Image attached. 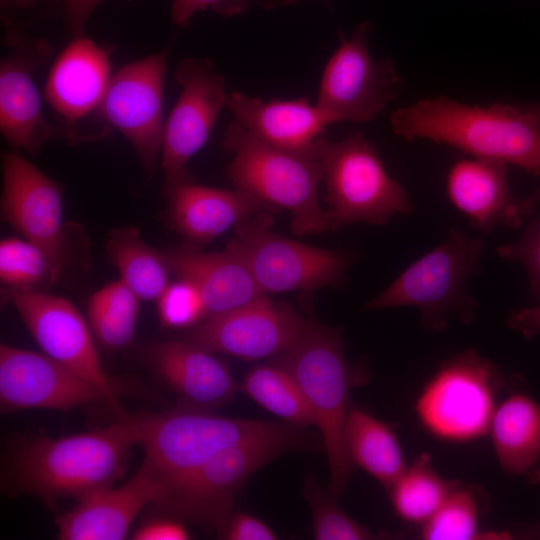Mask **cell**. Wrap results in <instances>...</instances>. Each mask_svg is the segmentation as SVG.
Wrapping results in <instances>:
<instances>
[{
  "label": "cell",
  "instance_id": "obj_1",
  "mask_svg": "<svg viewBox=\"0 0 540 540\" xmlns=\"http://www.w3.org/2000/svg\"><path fill=\"white\" fill-rule=\"evenodd\" d=\"M137 444L135 425L127 415L120 422L79 434L24 440L9 459V489L51 505L67 498L80 501L112 487L125 473Z\"/></svg>",
  "mask_w": 540,
  "mask_h": 540
},
{
  "label": "cell",
  "instance_id": "obj_2",
  "mask_svg": "<svg viewBox=\"0 0 540 540\" xmlns=\"http://www.w3.org/2000/svg\"><path fill=\"white\" fill-rule=\"evenodd\" d=\"M390 125L405 140H430L540 177V128L525 106L468 105L440 96L393 111Z\"/></svg>",
  "mask_w": 540,
  "mask_h": 540
},
{
  "label": "cell",
  "instance_id": "obj_3",
  "mask_svg": "<svg viewBox=\"0 0 540 540\" xmlns=\"http://www.w3.org/2000/svg\"><path fill=\"white\" fill-rule=\"evenodd\" d=\"M307 314L299 340L272 362L293 376L314 411L329 468L327 492L339 500L355 467L344 439L349 393L364 376L345 357L341 329L325 326Z\"/></svg>",
  "mask_w": 540,
  "mask_h": 540
},
{
  "label": "cell",
  "instance_id": "obj_4",
  "mask_svg": "<svg viewBox=\"0 0 540 540\" xmlns=\"http://www.w3.org/2000/svg\"><path fill=\"white\" fill-rule=\"evenodd\" d=\"M318 448L319 437L282 421L266 434L219 452L153 505L166 516L219 532L234 513L239 490L255 472L284 453Z\"/></svg>",
  "mask_w": 540,
  "mask_h": 540
},
{
  "label": "cell",
  "instance_id": "obj_5",
  "mask_svg": "<svg viewBox=\"0 0 540 540\" xmlns=\"http://www.w3.org/2000/svg\"><path fill=\"white\" fill-rule=\"evenodd\" d=\"M223 146L233 153L227 175L235 188L292 214L291 229L303 236L329 230L326 211L318 202L320 162L267 144L238 122L228 125Z\"/></svg>",
  "mask_w": 540,
  "mask_h": 540
},
{
  "label": "cell",
  "instance_id": "obj_6",
  "mask_svg": "<svg viewBox=\"0 0 540 540\" xmlns=\"http://www.w3.org/2000/svg\"><path fill=\"white\" fill-rule=\"evenodd\" d=\"M135 425L144 463L164 485L163 496L219 452L276 429L281 422L232 418L181 405L127 416Z\"/></svg>",
  "mask_w": 540,
  "mask_h": 540
},
{
  "label": "cell",
  "instance_id": "obj_7",
  "mask_svg": "<svg viewBox=\"0 0 540 540\" xmlns=\"http://www.w3.org/2000/svg\"><path fill=\"white\" fill-rule=\"evenodd\" d=\"M483 250L482 240L452 228L443 243L410 264L363 310L416 307L421 325L428 332H441L451 314L469 324L479 305L467 292V280L480 271Z\"/></svg>",
  "mask_w": 540,
  "mask_h": 540
},
{
  "label": "cell",
  "instance_id": "obj_8",
  "mask_svg": "<svg viewBox=\"0 0 540 540\" xmlns=\"http://www.w3.org/2000/svg\"><path fill=\"white\" fill-rule=\"evenodd\" d=\"M315 158L322 167L329 230L357 222L381 226L395 215L412 212L405 188L389 175L360 132L340 141L319 138Z\"/></svg>",
  "mask_w": 540,
  "mask_h": 540
},
{
  "label": "cell",
  "instance_id": "obj_9",
  "mask_svg": "<svg viewBox=\"0 0 540 540\" xmlns=\"http://www.w3.org/2000/svg\"><path fill=\"white\" fill-rule=\"evenodd\" d=\"M504 384L499 369L472 349L441 363L416 398L423 429L449 443H468L489 433Z\"/></svg>",
  "mask_w": 540,
  "mask_h": 540
},
{
  "label": "cell",
  "instance_id": "obj_10",
  "mask_svg": "<svg viewBox=\"0 0 540 540\" xmlns=\"http://www.w3.org/2000/svg\"><path fill=\"white\" fill-rule=\"evenodd\" d=\"M269 222L270 217L239 223L227 245L243 259L263 294L343 284L352 253L288 239L270 231Z\"/></svg>",
  "mask_w": 540,
  "mask_h": 540
},
{
  "label": "cell",
  "instance_id": "obj_11",
  "mask_svg": "<svg viewBox=\"0 0 540 540\" xmlns=\"http://www.w3.org/2000/svg\"><path fill=\"white\" fill-rule=\"evenodd\" d=\"M371 30V22L363 21L349 39L341 34L339 47L324 67L316 105L331 124L373 120L404 85L391 59L371 56L367 44Z\"/></svg>",
  "mask_w": 540,
  "mask_h": 540
},
{
  "label": "cell",
  "instance_id": "obj_12",
  "mask_svg": "<svg viewBox=\"0 0 540 540\" xmlns=\"http://www.w3.org/2000/svg\"><path fill=\"white\" fill-rule=\"evenodd\" d=\"M175 79L181 92L165 120L161 148L166 193L191 181L186 165L207 142L228 97L224 78L208 59L183 60Z\"/></svg>",
  "mask_w": 540,
  "mask_h": 540
},
{
  "label": "cell",
  "instance_id": "obj_13",
  "mask_svg": "<svg viewBox=\"0 0 540 540\" xmlns=\"http://www.w3.org/2000/svg\"><path fill=\"white\" fill-rule=\"evenodd\" d=\"M167 62L168 49L121 67L111 77L99 110V122L105 130L120 132L148 173L161 154Z\"/></svg>",
  "mask_w": 540,
  "mask_h": 540
},
{
  "label": "cell",
  "instance_id": "obj_14",
  "mask_svg": "<svg viewBox=\"0 0 540 540\" xmlns=\"http://www.w3.org/2000/svg\"><path fill=\"white\" fill-rule=\"evenodd\" d=\"M8 299L43 353L93 383L124 417L113 384L103 370L91 328L68 300L34 289L11 288Z\"/></svg>",
  "mask_w": 540,
  "mask_h": 540
},
{
  "label": "cell",
  "instance_id": "obj_15",
  "mask_svg": "<svg viewBox=\"0 0 540 540\" xmlns=\"http://www.w3.org/2000/svg\"><path fill=\"white\" fill-rule=\"evenodd\" d=\"M308 321L291 305L266 295L232 310L206 317L186 336L210 353L246 361L275 358L290 350Z\"/></svg>",
  "mask_w": 540,
  "mask_h": 540
},
{
  "label": "cell",
  "instance_id": "obj_16",
  "mask_svg": "<svg viewBox=\"0 0 540 540\" xmlns=\"http://www.w3.org/2000/svg\"><path fill=\"white\" fill-rule=\"evenodd\" d=\"M7 50L0 62V131L14 148L37 151L45 142L62 136V130L48 122L40 94L33 80L34 71L52 54L50 44L25 33L6 29Z\"/></svg>",
  "mask_w": 540,
  "mask_h": 540
},
{
  "label": "cell",
  "instance_id": "obj_17",
  "mask_svg": "<svg viewBox=\"0 0 540 540\" xmlns=\"http://www.w3.org/2000/svg\"><path fill=\"white\" fill-rule=\"evenodd\" d=\"M105 396L93 383L44 353L0 346V409L67 411ZM107 403V402H106Z\"/></svg>",
  "mask_w": 540,
  "mask_h": 540
},
{
  "label": "cell",
  "instance_id": "obj_18",
  "mask_svg": "<svg viewBox=\"0 0 540 540\" xmlns=\"http://www.w3.org/2000/svg\"><path fill=\"white\" fill-rule=\"evenodd\" d=\"M2 176L4 219L44 249L60 270L64 256L61 187L16 152L2 154Z\"/></svg>",
  "mask_w": 540,
  "mask_h": 540
},
{
  "label": "cell",
  "instance_id": "obj_19",
  "mask_svg": "<svg viewBox=\"0 0 540 540\" xmlns=\"http://www.w3.org/2000/svg\"><path fill=\"white\" fill-rule=\"evenodd\" d=\"M109 52L90 38H75L56 58L48 74L44 95L62 120V133L70 142L82 141L80 125L99 110L111 80Z\"/></svg>",
  "mask_w": 540,
  "mask_h": 540
},
{
  "label": "cell",
  "instance_id": "obj_20",
  "mask_svg": "<svg viewBox=\"0 0 540 540\" xmlns=\"http://www.w3.org/2000/svg\"><path fill=\"white\" fill-rule=\"evenodd\" d=\"M446 193L469 224L483 233L497 227H520L540 201V188L527 198L512 194L505 163L475 157L452 165L447 174Z\"/></svg>",
  "mask_w": 540,
  "mask_h": 540
},
{
  "label": "cell",
  "instance_id": "obj_21",
  "mask_svg": "<svg viewBox=\"0 0 540 540\" xmlns=\"http://www.w3.org/2000/svg\"><path fill=\"white\" fill-rule=\"evenodd\" d=\"M162 481L143 462L140 469L118 487H108L77 501L56 520L61 540H121L148 504L164 494Z\"/></svg>",
  "mask_w": 540,
  "mask_h": 540
},
{
  "label": "cell",
  "instance_id": "obj_22",
  "mask_svg": "<svg viewBox=\"0 0 540 540\" xmlns=\"http://www.w3.org/2000/svg\"><path fill=\"white\" fill-rule=\"evenodd\" d=\"M226 107L236 122L259 140L311 158H315L316 142L331 124L306 97L263 101L234 92L228 94Z\"/></svg>",
  "mask_w": 540,
  "mask_h": 540
},
{
  "label": "cell",
  "instance_id": "obj_23",
  "mask_svg": "<svg viewBox=\"0 0 540 540\" xmlns=\"http://www.w3.org/2000/svg\"><path fill=\"white\" fill-rule=\"evenodd\" d=\"M173 227L184 237L204 243L241 222L269 218L276 208L242 191L217 189L192 180L167 192Z\"/></svg>",
  "mask_w": 540,
  "mask_h": 540
},
{
  "label": "cell",
  "instance_id": "obj_24",
  "mask_svg": "<svg viewBox=\"0 0 540 540\" xmlns=\"http://www.w3.org/2000/svg\"><path fill=\"white\" fill-rule=\"evenodd\" d=\"M150 358L183 406L213 411L228 404L238 391L226 364L185 340L157 344Z\"/></svg>",
  "mask_w": 540,
  "mask_h": 540
},
{
  "label": "cell",
  "instance_id": "obj_25",
  "mask_svg": "<svg viewBox=\"0 0 540 540\" xmlns=\"http://www.w3.org/2000/svg\"><path fill=\"white\" fill-rule=\"evenodd\" d=\"M160 253L169 270L197 287L207 317L240 307L265 295L243 259L229 247L222 252L174 248Z\"/></svg>",
  "mask_w": 540,
  "mask_h": 540
},
{
  "label": "cell",
  "instance_id": "obj_26",
  "mask_svg": "<svg viewBox=\"0 0 540 540\" xmlns=\"http://www.w3.org/2000/svg\"><path fill=\"white\" fill-rule=\"evenodd\" d=\"M498 463L504 473L540 480V404L513 393L497 405L490 425Z\"/></svg>",
  "mask_w": 540,
  "mask_h": 540
},
{
  "label": "cell",
  "instance_id": "obj_27",
  "mask_svg": "<svg viewBox=\"0 0 540 540\" xmlns=\"http://www.w3.org/2000/svg\"><path fill=\"white\" fill-rule=\"evenodd\" d=\"M344 439L352 464L370 474L387 490L407 467L392 427L361 408L349 406Z\"/></svg>",
  "mask_w": 540,
  "mask_h": 540
},
{
  "label": "cell",
  "instance_id": "obj_28",
  "mask_svg": "<svg viewBox=\"0 0 540 540\" xmlns=\"http://www.w3.org/2000/svg\"><path fill=\"white\" fill-rule=\"evenodd\" d=\"M106 250L123 281L140 299L153 300L168 283V266L160 252L149 247L133 227L112 230Z\"/></svg>",
  "mask_w": 540,
  "mask_h": 540
},
{
  "label": "cell",
  "instance_id": "obj_29",
  "mask_svg": "<svg viewBox=\"0 0 540 540\" xmlns=\"http://www.w3.org/2000/svg\"><path fill=\"white\" fill-rule=\"evenodd\" d=\"M238 391L286 423L304 428L317 426L314 411L297 381L275 362L254 366L238 385Z\"/></svg>",
  "mask_w": 540,
  "mask_h": 540
},
{
  "label": "cell",
  "instance_id": "obj_30",
  "mask_svg": "<svg viewBox=\"0 0 540 540\" xmlns=\"http://www.w3.org/2000/svg\"><path fill=\"white\" fill-rule=\"evenodd\" d=\"M459 483L441 477L432 465L431 456L422 453L405 468L388 492L398 517L422 525Z\"/></svg>",
  "mask_w": 540,
  "mask_h": 540
},
{
  "label": "cell",
  "instance_id": "obj_31",
  "mask_svg": "<svg viewBox=\"0 0 540 540\" xmlns=\"http://www.w3.org/2000/svg\"><path fill=\"white\" fill-rule=\"evenodd\" d=\"M480 502L477 491L459 483L438 510L422 524L424 540L510 539L506 532L479 531Z\"/></svg>",
  "mask_w": 540,
  "mask_h": 540
},
{
  "label": "cell",
  "instance_id": "obj_32",
  "mask_svg": "<svg viewBox=\"0 0 540 540\" xmlns=\"http://www.w3.org/2000/svg\"><path fill=\"white\" fill-rule=\"evenodd\" d=\"M60 270L40 246L26 239L6 238L0 243V280L11 288L33 289L54 281Z\"/></svg>",
  "mask_w": 540,
  "mask_h": 540
},
{
  "label": "cell",
  "instance_id": "obj_33",
  "mask_svg": "<svg viewBox=\"0 0 540 540\" xmlns=\"http://www.w3.org/2000/svg\"><path fill=\"white\" fill-rule=\"evenodd\" d=\"M301 493L308 503L313 520V535L317 540H371L380 538L368 527L358 523L345 512L327 489L315 477L304 478Z\"/></svg>",
  "mask_w": 540,
  "mask_h": 540
},
{
  "label": "cell",
  "instance_id": "obj_34",
  "mask_svg": "<svg viewBox=\"0 0 540 540\" xmlns=\"http://www.w3.org/2000/svg\"><path fill=\"white\" fill-rule=\"evenodd\" d=\"M157 308L161 324L171 329L187 328L207 317L199 290L182 278L166 286L157 298Z\"/></svg>",
  "mask_w": 540,
  "mask_h": 540
},
{
  "label": "cell",
  "instance_id": "obj_35",
  "mask_svg": "<svg viewBox=\"0 0 540 540\" xmlns=\"http://www.w3.org/2000/svg\"><path fill=\"white\" fill-rule=\"evenodd\" d=\"M496 253L506 261L520 263L525 267L530 295L540 302V211L517 241L498 246Z\"/></svg>",
  "mask_w": 540,
  "mask_h": 540
},
{
  "label": "cell",
  "instance_id": "obj_36",
  "mask_svg": "<svg viewBox=\"0 0 540 540\" xmlns=\"http://www.w3.org/2000/svg\"><path fill=\"white\" fill-rule=\"evenodd\" d=\"M88 318L93 336L107 349L123 348L133 338L137 319L92 306H88Z\"/></svg>",
  "mask_w": 540,
  "mask_h": 540
},
{
  "label": "cell",
  "instance_id": "obj_37",
  "mask_svg": "<svg viewBox=\"0 0 540 540\" xmlns=\"http://www.w3.org/2000/svg\"><path fill=\"white\" fill-rule=\"evenodd\" d=\"M63 0H0L1 21L6 29H22L31 23L59 12L62 14Z\"/></svg>",
  "mask_w": 540,
  "mask_h": 540
},
{
  "label": "cell",
  "instance_id": "obj_38",
  "mask_svg": "<svg viewBox=\"0 0 540 540\" xmlns=\"http://www.w3.org/2000/svg\"><path fill=\"white\" fill-rule=\"evenodd\" d=\"M253 0H172L171 20L179 27H186L199 11L207 9L231 17L246 11Z\"/></svg>",
  "mask_w": 540,
  "mask_h": 540
},
{
  "label": "cell",
  "instance_id": "obj_39",
  "mask_svg": "<svg viewBox=\"0 0 540 540\" xmlns=\"http://www.w3.org/2000/svg\"><path fill=\"white\" fill-rule=\"evenodd\" d=\"M140 298L121 280L111 282L95 292L88 306L98 307L137 319Z\"/></svg>",
  "mask_w": 540,
  "mask_h": 540
},
{
  "label": "cell",
  "instance_id": "obj_40",
  "mask_svg": "<svg viewBox=\"0 0 540 540\" xmlns=\"http://www.w3.org/2000/svg\"><path fill=\"white\" fill-rule=\"evenodd\" d=\"M228 540H274V531L262 520L244 513H233L218 532Z\"/></svg>",
  "mask_w": 540,
  "mask_h": 540
},
{
  "label": "cell",
  "instance_id": "obj_41",
  "mask_svg": "<svg viewBox=\"0 0 540 540\" xmlns=\"http://www.w3.org/2000/svg\"><path fill=\"white\" fill-rule=\"evenodd\" d=\"M190 533L182 521L166 516L144 523L132 535L135 540H187Z\"/></svg>",
  "mask_w": 540,
  "mask_h": 540
},
{
  "label": "cell",
  "instance_id": "obj_42",
  "mask_svg": "<svg viewBox=\"0 0 540 540\" xmlns=\"http://www.w3.org/2000/svg\"><path fill=\"white\" fill-rule=\"evenodd\" d=\"M105 0H63L62 15L74 36L82 35L83 28L94 10Z\"/></svg>",
  "mask_w": 540,
  "mask_h": 540
},
{
  "label": "cell",
  "instance_id": "obj_43",
  "mask_svg": "<svg viewBox=\"0 0 540 540\" xmlns=\"http://www.w3.org/2000/svg\"><path fill=\"white\" fill-rule=\"evenodd\" d=\"M505 323L527 339L540 337V304L510 311Z\"/></svg>",
  "mask_w": 540,
  "mask_h": 540
},
{
  "label": "cell",
  "instance_id": "obj_44",
  "mask_svg": "<svg viewBox=\"0 0 540 540\" xmlns=\"http://www.w3.org/2000/svg\"><path fill=\"white\" fill-rule=\"evenodd\" d=\"M519 535L522 539L540 540V520L522 529Z\"/></svg>",
  "mask_w": 540,
  "mask_h": 540
},
{
  "label": "cell",
  "instance_id": "obj_45",
  "mask_svg": "<svg viewBox=\"0 0 540 540\" xmlns=\"http://www.w3.org/2000/svg\"><path fill=\"white\" fill-rule=\"evenodd\" d=\"M256 1L260 2L261 5H263V6L267 7V8H272V7L278 6V5L294 3L297 0H256Z\"/></svg>",
  "mask_w": 540,
  "mask_h": 540
},
{
  "label": "cell",
  "instance_id": "obj_46",
  "mask_svg": "<svg viewBox=\"0 0 540 540\" xmlns=\"http://www.w3.org/2000/svg\"><path fill=\"white\" fill-rule=\"evenodd\" d=\"M525 107L535 117L540 128V104L525 105Z\"/></svg>",
  "mask_w": 540,
  "mask_h": 540
}]
</instances>
